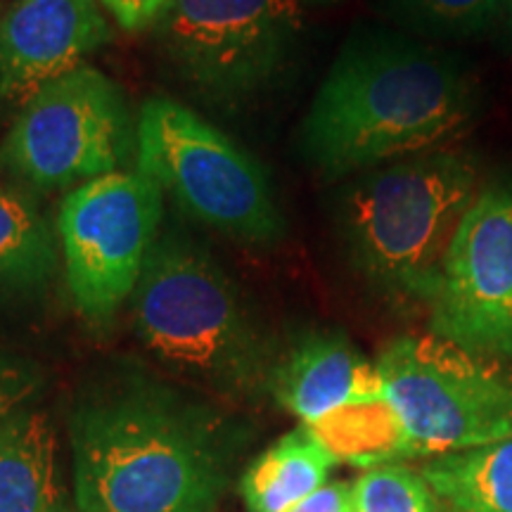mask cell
<instances>
[{
	"label": "cell",
	"mask_w": 512,
	"mask_h": 512,
	"mask_svg": "<svg viewBox=\"0 0 512 512\" xmlns=\"http://www.w3.org/2000/svg\"><path fill=\"white\" fill-rule=\"evenodd\" d=\"M69 439L74 512H214L238 432L209 403L121 373L76 399Z\"/></svg>",
	"instance_id": "obj_1"
},
{
	"label": "cell",
	"mask_w": 512,
	"mask_h": 512,
	"mask_svg": "<svg viewBox=\"0 0 512 512\" xmlns=\"http://www.w3.org/2000/svg\"><path fill=\"white\" fill-rule=\"evenodd\" d=\"M482 91L453 57L392 34L351 38L299 131L306 164L328 181L444 150L475 124Z\"/></svg>",
	"instance_id": "obj_2"
},
{
	"label": "cell",
	"mask_w": 512,
	"mask_h": 512,
	"mask_svg": "<svg viewBox=\"0 0 512 512\" xmlns=\"http://www.w3.org/2000/svg\"><path fill=\"white\" fill-rule=\"evenodd\" d=\"M470 150L422 152L363 171L337 197V233L375 290L430 304L460 221L482 192Z\"/></svg>",
	"instance_id": "obj_3"
},
{
	"label": "cell",
	"mask_w": 512,
	"mask_h": 512,
	"mask_svg": "<svg viewBox=\"0 0 512 512\" xmlns=\"http://www.w3.org/2000/svg\"><path fill=\"white\" fill-rule=\"evenodd\" d=\"M136 332L169 368L233 399L268 392L273 356L214 254L183 233L159 235L133 292Z\"/></svg>",
	"instance_id": "obj_4"
},
{
	"label": "cell",
	"mask_w": 512,
	"mask_h": 512,
	"mask_svg": "<svg viewBox=\"0 0 512 512\" xmlns=\"http://www.w3.org/2000/svg\"><path fill=\"white\" fill-rule=\"evenodd\" d=\"M136 169L190 219L254 247L285 238V216L266 169L247 150L174 98L138 112Z\"/></svg>",
	"instance_id": "obj_5"
},
{
	"label": "cell",
	"mask_w": 512,
	"mask_h": 512,
	"mask_svg": "<svg viewBox=\"0 0 512 512\" xmlns=\"http://www.w3.org/2000/svg\"><path fill=\"white\" fill-rule=\"evenodd\" d=\"M302 29L297 0H174L152 34L197 100L238 114L280 86Z\"/></svg>",
	"instance_id": "obj_6"
},
{
	"label": "cell",
	"mask_w": 512,
	"mask_h": 512,
	"mask_svg": "<svg viewBox=\"0 0 512 512\" xmlns=\"http://www.w3.org/2000/svg\"><path fill=\"white\" fill-rule=\"evenodd\" d=\"M408 456H451L512 437V363L434 335H403L377 358Z\"/></svg>",
	"instance_id": "obj_7"
},
{
	"label": "cell",
	"mask_w": 512,
	"mask_h": 512,
	"mask_svg": "<svg viewBox=\"0 0 512 512\" xmlns=\"http://www.w3.org/2000/svg\"><path fill=\"white\" fill-rule=\"evenodd\" d=\"M138 117L119 83L81 64L29 98L0 145V169L22 188L55 192L136 164Z\"/></svg>",
	"instance_id": "obj_8"
},
{
	"label": "cell",
	"mask_w": 512,
	"mask_h": 512,
	"mask_svg": "<svg viewBox=\"0 0 512 512\" xmlns=\"http://www.w3.org/2000/svg\"><path fill=\"white\" fill-rule=\"evenodd\" d=\"M164 190L138 169L83 183L57 211L64 278L76 311L107 323L136 292L159 238Z\"/></svg>",
	"instance_id": "obj_9"
},
{
	"label": "cell",
	"mask_w": 512,
	"mask_h": 512,
	"mask_svg": "<svg viewBox=\"0 0 512 512\" xmlns=\"http://www.w3.org/2000/svg\"><path fill=\"white\" fill-rule=\"evenodd\" d=\"M434 335L512 363V181L484 183L448 247L430 302Z\"/></svg>",
	"instance_id": "obj_10"
},
{
	"label": "cell",
	"mask_w": 512,
	"mask_h": 512,
	"mask_svg": "<svg viewBox=\"0 0 512 512\" xmlns=\"http://www.w3.org/2000/svg\"><path fill=\"white\" fill-rule=\"evenodd\" d=\"M110 41L100 0H15L0 19V105L24 107Z\"/></svg>",
	"instance_id": "obj_11"
},
{
	"label": "cell",
	"mask_w": 512,
	"mask_h": 512,
	"mask_svg": "<svg viewBox=\"0 0 512 512\" xmlns=\"http://www.w3.org/2000/svg\"><path fill=\"white\" fill-rule=\"evenodd\" d=\"M268 392L304 425H316L351 403L382 399L384 387L377 366L347 337L311 332L275 361Z\"/></svg>",
	"instance_id": "obj_12"
},
{
	"label": "cell",
	"mask_w": 512,
	"mask_h": 512,
	"mask_svg": "<svg viewBox=\"0 0 512 512\" xmlns=\"http://www.w3.org/2000/svg\"><path fill=\"white\" fill-rule=\"evenodd\" d=\"M0 512H69L55 427L29 406L0 427Z\"/></svg>",
	"instance_id": "obj_13"
},
{
	"label": "cell",
	"mask_w": 512,
	"mask_h": 512,
	"mask_svg": "<svg viewBox=\"0 0 512 512\" xmlns=\"http://www.w3.org/2000/svg\"><path fill=\"white\" fill-rule=\"evenodd\" d=\"M60 240L31 190L0 185V297L43 294L60 273Z\"/></svg>",
	"instance_id": "obj_14"
},
{
	"label": "cell",
	"mask_w": 512,
	"mask_h": 512,
	"mask_svg": "<svg viewBox=\"0 0 512 512\" xmlns=\"http://www.w3.org/2000/svg\"><path fill=\"white\" fill-rule=\"evenodd\" d=\"M335 453L302 425L287 432L247 467L240 482L249 512H290L325 486Z\"/></svg>",
	"instance_id": "obj_15"
},
{
	"label": "cell",
	"mask_w": 512,
	"mask_h": 512,
	"mask_svg": "<svg viewBox=\"0 0 512 512\" xmlns=\"http://www.w3.org/2000/svg\"><path fill=\"white\" fill-rule=\"evenodd\" d=\"M422 479L456 512H512V437L434 458Z\"/></svg>",
	"instance_id": "obj_16"
},
{
	"label": "cell",
	"mask_w": 512,
	"mask_h": 512,
	"mask_svg": "<svg viewBox=\"0 0 512 512\" xmlns=\"http://www.w3.org/2000/svg\"><path fill=\"white\" fill-rule=\"evenodd\" d=\"M335 458L358 465H375L408 456V441L389 401L373 399L344 406L316 425H306Z\"/></svg>",
	"instance_id": "obj_17"
},
{
	"label": "cell",
	"mask_w": 512,
	"mask_h": 512,
	"mask_svg": "<svg viewBox=\"0 0 512 512\" xmlns=\"http://www.w3.org/2000/svg\"><path fill=\"white\" fill-rule=\"evenodd\" d=\"M394 8L422 34L470 38L494 27L505 0H394Z\"/></svg>",
	"instance_id": "obj_18"
},
{
	"label": "cell",
	"mask_w": 512,
	"mask_h": 512,
	"mask_svg": "<svg viewBox=\"0 0 512 512\" xmlns=\"http://www.w3.org/2000/svg\"><path fill=\"white\" fill-rule=\"evenodd\" d=\"M354 512H439V505L408 467L377 465L354 482Z\"/></svg>",
	"instance_id": "obj_19"
},
{
	"label": "cell",
	"mask_w": 512,
	"mask_h": 512,
	"mask_svg": "<svg viewBox=\"0 0 512 512\" xmlns=\"http://www.w3.org/2000/svg\"><path fill=\"white\" fill-rule=\"evenodd\" d=\"M36 389V377L31 370L19 363L17 358L0 351V427L8 422L12 415L27 408Z\"/></svg>",
	"instance_id": "obj_20"
},
{
	"label": "cell",
	"mask_w": 512,
	"mask_h": 512,
	"mask_svg": "<svg viewBox=\"0 0 512 512\" xmlns=\"http://www.w3.org/2000/svg\"><path fill=\"white\" fill-rule=\"evenodd\" d=\"M174 0H100L102 10L128 34L152 29Z\"/></svg>",
	"instance_id": "obj_21"
},
{
	"label": "cell",
	"mask_w": 512,
	"mask_h": 512,
	"mask_svg": "<svg viewBox=\"0 0 512 512\" xmlns=\"http://www.w3.org/2000/svg\"><path fill=\"white\" fill-rule=\"evenodd\" d=\"M290 512H354V484L335 482L320 486Z\"/></svg>",
	"instance_id": "obj_22"
},
{
	"label": "cell",
	"mask_w": 512,
	"mask_h": 512,
	"mask_svg": "<svg viewBox=\"0 0 512 512\" xmlns=\"http://www.w3.org/2000/svg\"><path fill=\"white\" fill-rule=\"evenodd\" d=\"M503 34H505V43L512 50V0H505V8H503Z\"/></svg>",
	"instance_id": "obj_23"
},
{
	"label": "cell",
	"mask_w": 512,
	"mask_h": 512,
	"mask_svg": "<svg viewBox=\"0 0 512 512\" xmlns=\"http://www.w3.org/2000/svg\"><path fill=\"white\" fill-rule=\"evenodd\" d=\"M297 3H309V5H328V3H337V0H297Z\"/></svg>",
	"instance_id": "obj_24"
},
{
	"label": "cell",
	"mask_w": 512,
	"mask_h": 512,
	"mask_svg": "<svg viewBox=\"0 0 512 512\" xmlns=\"http://www.w3.org/2000/svg\"><path fill=\"white\" fill-rule=\"evenodd\" d=\"M0 19H3V17H0Z\"/></svg>",
	"instance_id": "obj_25"
}]
</instances>
